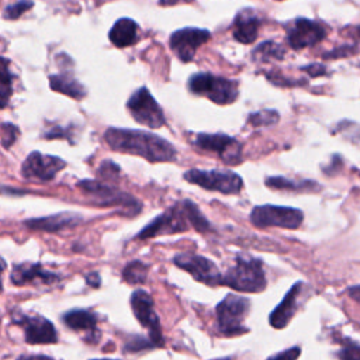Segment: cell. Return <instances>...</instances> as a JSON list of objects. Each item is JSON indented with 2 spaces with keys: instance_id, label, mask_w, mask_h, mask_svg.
Returning a JSON list of instances; mask_svg holds the SVG:
<instances>
[{
  "instance_id": "1",
  "label": "cell",
  "mask_w": 360,
  "mask_h": 360,
  "mask_svg": "<svg viewBox=\"0 0 360 360\" xmlns=\"http://www.w3.org/2000/svg\"><path fill=\"white\" fill-rule=\"evenodd\" d=\"M104 139L117 152L134 153L153 163L176 159L174 146L152 132L111 127L105 131Z\"/></svg>"
},
{
  "instance_id": "2",
  "label": "cell",
  "mask_w": 360,
  "mask_h": 360,
  "mask_svg": "<svg viewBox=\"0 0 360 360\" xmlns=\"http://www.w3.org/2000/svg\"><path fill=\"white\" fill-rule=\"evenodd\" d=\"M222 285L239 292H262L267 287L263 262L249 255H238L222 277Z\"/></svg>"
},
{
  "instance_id": "3",
  "label": "cell",
  "mask_w": 360,
  "mask_h": 360,
  "mask_svg": "<svg viewBox=\"0 0 360 360\" xmlns=\"http://www.w3.org/2000/svg\"><path fill=\"white\" fill-rule=\"evenodd\" d=\"M250 309V301L242 295L229 292L215 308L217 329L222 336L232 338L249 332L245 319Z\"/></svg>"
},
{
  "instance_id": "4",
  "label": "cell",
  "mask_w": 360,
  "mask_h": 360,
  "mask_svg": "<svg viewBox=\"0 0 360 360\" xmlns=\"http://www.w3.org/2000/svg\"><path fill=\"white\" fill-rule=\"evenodd\" d=\"M188 89L191 93L205 96L219 105L232 104L239 94L236 82L202 72H198L188 79Z\"/></svg>"
},
{
  "instance_id": "5",
  "label": "cell",
  "mask_w": 360,
  "mask_h": 360,
  "mask_svg": "<svg viewBox=\"0 0 360 360\" xmlns=\"http://www.w3.org/2000/svg\"><path fill=\"white\" fill-rule=\"evenodd\" d=\"M77 186L89 197H91L97 205L121 207L128 215H136L141 211V202L135 197L120 191L114 186H108L97 180H82L77 183Z\"/></svg>"
},
{
  "instance_id": "6",
  "label": "cell",
  "mask_w": 360,
  "mask_h": 360,
  "mask_svg": "<svg viewBox=\"0 0 360 360\" xmlns=\"http://www.w3.org/2000/svg\"><path fill=\"white\" fill-rule=\"evenodd\" d=\"M183 177L188 183H193L205 190L218 191L222 194H238L243 187V181L240 176L231 170L191 169V170H187L183 174Z\"/></svg>"
},
{
  "instance_id": "7",
  "label": "cell",
  "mask_w": 360,
  "mask_h": 360,
  "mask_svg": "<svg viewBox=\"0 0 360 360\" xmlns=\"http://www.w3.org/2000/svg\"><path fill=\"white\" fill-rule=\"evenodd\" d=\"M191 226L184 202H177L143 226L136 235L138 239H149L162 235L186 232Z\"/></svg>"
},
{
  "instance_id": "8",
  "label": "cell",
  "mask_w": 360,
  "mask_h": 360,
  "mask_svg": "<svg viewBox=\"0 0 360 360\" xmlns=\"http://www.w3.org/2000/svg\"><path fill=\"white\" fill-rule=\"evenodd\" d=\"M11 322L24 332V340L28 345H52L58 342V332L53 323L42 315L13 311Z\"/></svg>"
},
{
  "instance_id": "9",
  "label": "cell",
  "mask_w": 360,
  "mask_h": 360,
  "mask_svg": "<svg viewBox=\"0 0 360 360\" xmlns=\"http://www.w3.org/2000/svg\"><path fill=\"white\" fill-rule=\"evenodd\" d=\"M304 219V214L298 208L281 205H257L250 212V222L255 226H278L285 229H297Z\"/></svg>"
},
{
  "instance_id": "10",
  "label": "cell",
  "mask_w": 360,
  "mask_h": 360,
  "mask_svg": "<svg viewBox=\"0 0 360 360\" xmlns=\"http://www.w3.org/2000/svg\"><path fill=\"white\" fill-rule=\"evenodd\" d=\"M129 305L141 326L148 329V338L156 347H162L165 345L162 326L150 294L145 290H135L129 297Z\"/></svg>"
},
{
  "instance_id": "11",
  "label": "cell",
  "mask_w": 360,
  "mask_h": 360,
  "mask_svg": "<svg viewBox=\"0 0 360 360\" xmlns=\"http://www.w3.org/2000/svg\"><path fill=\"white\" fill-rule=\"evenodd\" d=\"M173 263L191 274V277L202 284L210 287L222 285V274L217 264L211 262L208 257L195 255V253H177L173 257Z\"/></svg>"
},
{
  "instance_id": "12",
  "label": "cell",
  "mask_w": 360,
  "mask_h": 360,
  "mask_svg": "<svg viewBox=\"0 0 360 360\" xmlns=\"http://www.w3.org/2000/svg\"><path fill=\"white\" fill-rule=\"evenodd\" d=\"M127 107L136 122L146 125L152 129L160 128L166 122L160 105L146 87L138 89L129 97Z\"/></svg>"
},
{
  "instance_id": "13",
  "label": "cell",
  "mask_w": 360,
  "mask_h": 360,
  "mask_svg": "<svg viewBox=\"0 0 360 360\" xmlns=\"http://www.w3.org/2000/svg\"><path fill=\"white\" fill-rule=\"evenodd\" d=\"M328 34L325 25L318 21L298 17L287 25V42L292 49L314 46Z\"/></svg>"
},
{
  "instance_id": "14",
  "label": "cell",
  "mask_w": 360,
  "mask_h": 360,
  "mask_svg": "<svg viewBox=\"0 0 360 360\" xmlns=\"http://www.w3.org/2000/svg\"><path fill=\"white\" fill-rule=\"evenodd\" d=\"M193 143L202 150L217 153L228 165H238L242 160V146L232 136L224 134H198Z\"/></svg>"
},
{
  "instance_id": "15",
  "label": "cell",
  "mask_w": 360,
  "mask_h": 360,
  "mask_svg": "<svg viewBox=\"0 0 360 360\" xmlns=\"http://www.w3.org/2000/svg\"><path fill=\"white\" fill-rule=\"evenodd\" d=\"M211 38V32L204 28L186 27L170 35L169 44L172 51L181 62H190L197 49Z\"/></svg>"
},
{
  "instance_id": "16",
  "label": "cell",
  "mask_w": 360,
  "mask_h": 360,
  "mask_svg": "<svg viewBox=\"0 0 360 360\" xmlns=\"http://www.w3.org/2000/svg\"><path fill=\"white\" fill-rule=\"evenodd\" d=\"M66 162L58 156L44 155L38 150L31 152L21 166V174L28 180H52L58 172L65 169Z\"/></svg>"
},
{
  "instance_id": "17",
  "label": "cell",
  "mask_w": 360,
  "mask_h": 360,
  "mask_svg": "<svg viewBox=\"0 0 360 360\" xmlns=\"http://www.w3.org/2000/svg\"><path fill=\"white\" fill-rule=\"evenodd\" d=\"M14 285H51L59 281V276L41 263H20L10 273Z\"/></svg>"
},
{
  "instance_id": "18",
  "label": "cell",
  "mask_w": 360,
  "mask_h": 360,
  "mask_svg": "<svg viewBox=\"0 0 360 360\" xmlns=\"http://www.w3.org/2000/svg\"><path fill=\"white\" fill-rule=\"evenodd\" d=\"M62 322L72 330L75 332H82L84 333V339L87 342L94 343L98 338V329H97V322L98 318L97 315L90 311V309H82V308H75L62 315Z\"/></svg>"
},
{
  "instance_id": "19",
  "label": "cell",
  "mask_w": 360,
  "mask_h": 360,
  "mask_svg": "<svg viewBox=\"0 0 360 360\" xmlns=\"http://www.w3.org/2000/svg\"><path fill=\"white\" fill-rule=\"evenodd\" d=\"M304 284L301 281H297L284 295V298L280 301V304L270 312L269 315V323L274 329H283L288 325L291 318L294 316L297 308H298V298L301 295Z\"/></svg>"
},
{
  "instance_id": "20",
  "label": "cell",
  "mask_w": 360,
  "mask_h": 360,
  "mask_svg": "<svg viewBox=\"0 0 360 360\" xmlns=\"http://www.w3.org/2000/svg\"><path fill=\"white\" fill-rule=\"evenodd\" d=\"M82 222V217L75 212H59L41 218H31L24 222V225L32 231H44V232H59L66 228L76 226Z\"/></svg>"
},
{
  "instance_id": "21",
  "label": "cell",
  "mask_w": 360,
  "mask_h": 360,
  "mask_svg": "<svg viewBox=\"0 0 360 360\" xmlns=\"http://www.w3.org/2000/svg\"><path fill=\"white\" fill-rule=\"evenodd\" d=\"M260 18L252 8L240 10L232 25L233 38L240 44H252L259 34Z\"/></svg>"
},
{
  "instance_id": "22",
  "label": "cell",
  "mask_w": 360,
  "mask_h": 360,
  "mask_svg": "<svg viewBox=\"0 0 360 360\" xmlns=\"http://www.w3.org/2000/svg\"><path fill=\"white\" fill-rule=\"evenodd\" d=\"M138 31L139 27L132 18L122 17L115 21L108 32V38L117 48H125L138 41Z\"/></svg>"
},
{
  "instance_id": "23",
  "label": "cell",
  "mask_w": 360,
  "mask_h": 360,
  "mask_svg": "<svg viewBox=\"0 0 360 360\" xmlns=\"http://www.w3.org/2000/svg\"><path fill=\"white\" fill-rule=\"evenodd\" d=\"M49 84L52 90L70 96L76 100L86 96V89L69 73H58L49 76Z\"/></svg>"
},
{
  "instance_id": "24",
  "label": "cell",
  "mask_w": 360,
  "mask_h": 360,
  "mask_svg": "<svg viewBox=\"0 0 360 360\" xmlns=\"http://www.w3.org/2000/svg\"><path fill=\"white\" fill-rule=\"evenodd\" d=\"M266 186L276 190H288V191H315L319 190V184L311 180H290L281 176H273L266 179Z\"/></svg>"
},
{
  "instance_id": "25",
  "label": "cell",
  "mask_w": 360,
  "mask_h": 360,
  "mask_svg": "<svg viewBox=\"0 0 360 360\" xmlns=\"http://www.w3.org/2000/svg\"><path fill=\"white\" fill-rule=\"evenodd\" d=\"M149 266L141 260H132L122 269V278L128 284H143L146 281Z\"/></svg>"
},
{
  "instance_id": "26",
  "label": "cell",
  "mask_w": 360,
  "mask_h": 360,
  "mask_svg": "<svg viewBox=\"0 0 360 360\" xmlns=\"http://www.w3.org/2000/svg\"><path fill=\"white\" fill-rule=\"evenodd\" d=\"M284 55H285V52H284L283 46L273 41H266V42L260 44L259 46H256L253 51V58L259 59L262 62L269 60V59L281 60L284 58Z\"/></svg>"
},
{
  "instance_id": "27",
  "label": "cell",
  "mask_w": 360,
  "mask_h": 360,
  "mask_svg": "<svg viewBox=\"0 0 360 360\" xmlns=\"http://www.w3.org/2000/svg\"><path fill=\"white\" fill-rule=\"evenodd\" d=\"M184 207H186V211H187V215H188V219H190V224L191 226L197 231V232H210L212 228H211V224L208 222V219L202 215V212L198 210V207L190 201V200H184Z\"/></svg>"
},
{
  "instance_id": "28",
  "label": "cell",
  "mask_w": 360,
  "mask_h": 360,
  "mask_svg": "<svg viewBox=\"0 0 360 360\" xmlns=\"http://www.w3.org/2000/svg\"><path fill=\"white\" fill-rule=\"evenodd\" d=\"M11 80H13V75L8 69V60L6 58L1 59V69H0V105L1 108H4L7 105V101L11 96L13 91V86H11Z\"/></svg>"
},
{
  "instance_id": "29",
  "label": "cell",
  "mask_w": 360,
  "mask_h": 360,
  "mask_svg": "<svg viewBox=\"0 0 360 360\" xmlns=\"http://www.w3.org/2000/svg\"><path fill=\"white\" fill-rule=\"evenodd\" d=\"M278 121V114L274 110H262L249 115V122L253 127H269Z\"/></svg>"
},
{
  "instance_id": "30",
  "label": "cell",
  "mask_w": 360,
  "mask_h": 360,
  "mask_svg": "<svg viewBox=\"0 0 360 360\" xmlns=\"http://www.w3.org/2000/svg\"><path fill=\"white\" fill-rule=\"evenodd\" d=\"M336 356L339 360H360V345L345 338L342 339V347Z\"/></svg>"
},
{
  "instance_id": "31",
  "label": "cell",
  "mask_w": 360,
  "mask_h": 360,
  "mask_svg": "<svg viewBox=\"0 0 360 360\" xmlns=\"http://www.w3.org/2000/svg\"><path fill=\"white\" fill-rule=\"evenodd\" d=\"M34 6V3L31 0H20L14 4H10L4 8V18L7 20H17L21 14H24L25 11H28L31 7Z\"/></svg>"
},
{
  "instance_id": "32",
  "label": "cell",
  "mask_w": 360,
  "mask_h": 360,
  "mask_svg": "<svg viewBox=\"0 0 360 360\" xmlns=\"http://www.w3.org/2000/svg\"><path fill=\"white\" fill-rule=\"evenodd\" d=\"M150 347H156V346L149 338L146 339L143 336H135L124 346V350L132 353V352H139V350H145V349H150Z\"/></svg>"
},
{
  "instance_id": "33",
  "label": "cell",
  "mask_w": 360,
  "mask_h": 360,
  "mask_svg": "<svg viewBox=\"0 0 360 360\" xmlns=\"http://www.w3.org/2000/svg\"><path fill=\"white\" fill-rule=\"evenodd\" d=\"M17 135H18V128L15 125L8 124V122H3V125H1V145H3V148H6V149L10 148L14 143Z\"/></svg>"
},
{
  "instance_id": "34",
  "label": "cell",
  "mask_w": 360,
  "mask_h": 360,
  "mask_svg": "<svg viewBox=\"0 0 360 360\" xmlns=\"http://www.w3.org/2000/svg\"><path fill=\"white\" fill-rule=\"evenodd\" d=\"M357 52V46L356 45H342L338 46L326 53H323V59H339V58H347L352 56Z\"/></svg>"
},
{
  "instance_id": "35",
  "label": "cell",
  "mask_w": 360,
  "mask_h": 360,
  "mask_svg": "<svg viewBox=\"0 0 360 360\" xmlns=\"http://www.w3.org/2000/svg\"><path fill=\"white\" fill-rule=\"evenodd\" d=\"M301 354V347L300 346H292L288 347L283 352H278L270 357H267L266 360H297Z\"/></svg>"
},
{
  "instance_id": "36",
  "label": "cell",
  "mask_w": 360,
  "mask_h": 360,
  "mask_svg": "<svg viewBox=\"0 0 360 360\" xmlns=\"http://www.w3.org/2000/svg\"><path fill=\"white\" fill-rule=\"evenodd\" d=\"M118 173H120V167L111 162V160H105L101 163L100 169H98V174L104 179H117L118 177Z\"/></svg>"
},
{
  "instance_id": "37",
  "label": "cell",
  "mask_w": 360,
  "mask_h": 360,
  "mask_svg": "<svg viewBox=\"0 0 360 360\" xmlns=\"http://www.w3.org/2000/svg\"><path fill=\"white\" fill-rule=\"evenodd\" d=\"M302 70H305L312 77H318V76L326 75V66L322 65V63H311L308 66H304Z\"/></svg>"
},
{
  "instance_id": "38",
  "label": "cell",
  "mask_w": 360,
  "mask_h": 360,
  "mask_svg": "<svg viewBox=\"0 0 360 360\" xmlns=\"http://www.w3.org/2000/svg\"><path fill=\"white\" fill-rule=\"evenodd\" d=\"M100 276H98V273H96V271H93V273H90V274H87L86 276V283L90 285V287H94V288H97L98 285H100Z\"/></svg>"
},
{
  "instance_id": "39",
  "label": "cell",
  "mask_w": 360,
  "mask_h": 360,
  "mask_svg": "<svg viewBox=\"0 0 360 360\" xmlns=\"http://www.w3.org/2000/svg\"><path fill=\"white\" fill-rule=\"evenodd\" d=\"M17 360H53V359L45 354H24L17 357Z\"/></svg>"
},
{
  "instance_id": "40",
  "label": "cell",
  "mask_w": 360,
  "mask_h": 360,
  "mask_svg": "<svg viewBox=\"0 0 360 360\" xmlns=\"http://www.w3.org/2000/svg\"><path fill=\"white\" fill-rule=\"evenodd\" d=\"M347 295H349L352 300L360 302V285L349 287V288H347Z\"/></svg>"
},
{
  "instance_id": "41",
  "label": "cell",
  "mask_w": 360,
  "mask_h": 360,
  "mask_svg": "<svg viewBox=\"0 0 360 360\" xmlns=\"http://www.w3.org/2000/svg\"><path fill=\"white\" fill-rule=\"evenodd\" d=\"M91 360H118V359H91Z\"/></svg>"
},
{
  "instance_id": "42",
  "label": "cell",
  "mask_w": 360,
  "mask_h": 360,
  "mask_svg": "<svg viewBox=\"0 0 360 360\" xmlns=\"http://www.w3.org/2000/svg\"><path fill=\"white\" fill-rule=\"evenodd\" d=\"M215 360H231V359H215Z\"/></svg>"
},
{
  "instance_id": "43",
  "label": "cell",
  "mask_w": 360,
  "mask_h": 360,
  "mask_svg": "<svg viewBox=\"0 0 360 360\" xmlns=\"http://www.w3.org/2000/svg\"><path fill=\"white\" fill-rule=\"evenodd\" d=\"M278 1H280V0H278Z\"/></svg>"
}]
</instances>
